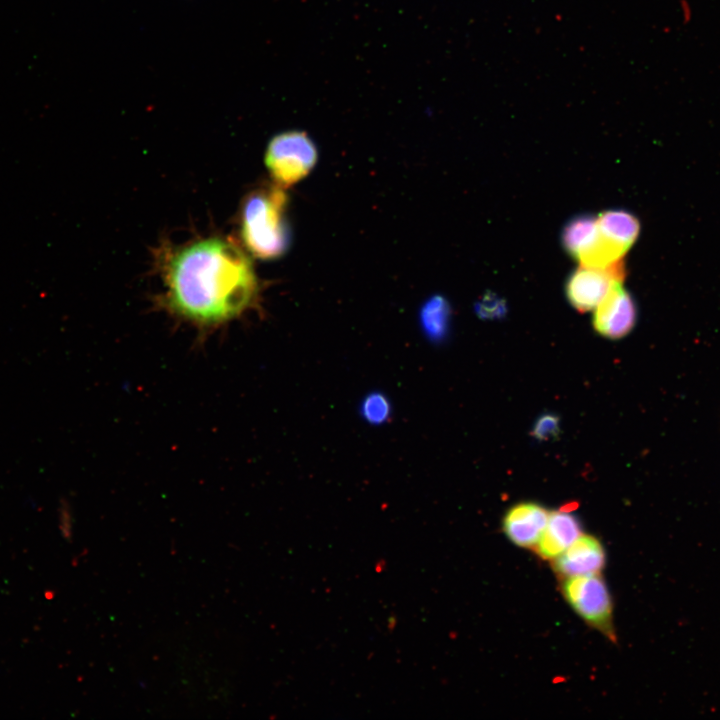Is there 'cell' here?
I'll return each instance as SVG.
<instances>
[{"label": "cell", "mask_w": 720, "mask_h": 720, "mask_svg": "<svg viewBox=\"0 0 720 720\" xmlns=\"http://www.w3.org/2000/svg\"><path fill=\"white\" fill-rule=\"evenodd\" d=\"M164 306L200 329L217 328L248 311L258 297L251 260L233 241L210 237L176 249L164 268Z\"/></svg>", "instance_id": "obj_1"}, {"label": "cell", "mask_w": 720, "mask_h": 720, "mask_svg": "<svg viewBox=\"0 0 720 720\" xmlns=\"http://www.w3.org/2000/svg\"><path fill=\"white\" fill-rule=\"evenodd\" d=\"M287 205L285 188L276 183L255 189L244 200L240 218L241 238L255 257L271 260L286 252L290 241Z\"/></svg>", "instance_id": "obj_2"}, {"label": "cell", "mask_w": 720, "mask_h": 720, "mask_svg": "<svg viewBox=\"0 0 720 720\" xmlns=\"http://www.w3.org/2000/svg\"><path fill=\"white\" fill-rule=\"evenodd\" d=\"M317 160L315 143L306 132L299 130L275 135L265 152V165L274 183L285 189L304 179Z\"/></svg>", "instance_id": "obj_3"}, {"label": "cell", "mask_w": 720, "mask_h": 720, "mask_svg": "<svg viewBox=\"0 0 720 720\" xmlns=\"http://www.w3.org/2000/svg\"><path fill=\"white\" fill-rule=\"evenodd\" d=\"M561 592L586 624L615 641L613 603L600 573L561 578Z\"/></svg>", "instance_id": "obj_4"}, {"label": "cell", "mask_w": 720, "mask_h": 720, "mask_svg": "<svg viewBox=\"0 0 720 720\" xmlns=\"http://www.w3.org/2000/svg\"><path fill=\"white\" fill-rule=\"evenodd\" d=\"M625 276L622 259L606 267L581 265L568 278L566 296L577 311H590L595 309L615 284L623 283Z\"/></svg>", "instance_id": "obj_5"}, {"label": "cell", "mask_w": 720, "mask_h": 720, "mask_svg": "<svg viewBox=\"0 0 720 720\" xmlns=\"http://www.w3.org/2000/svg\"><path fill=\"white\" fill-rule=\"evenodd\" d=\"M636 317L637 310L632 297L622 287V283H618L595 307L592 323L599 335L619 339L633 329Z\"/></svg>", "instance_id": "obj_6"}, {"label": "cell", "mask_w": 720, "mask_h": 720, "mask_svg": "<svg viewBox=\"0 0 720 720\" xmlns=\"http://www.w3.org/2000/svg\"><path fill=\"white\" fill-rule=\"evenodd\" d=\"M552 562L553 570L561 578L596 574L605 566L606 553L598 538L581 534Z\"/></svg>", "instance_id": "obj_7"}, {"label": "cell", "mask_w": 720, "mask_h": 720, "mask_svg": "<svg viewBox=\"0 0 720 720\" xmlns=\"http://www.w3.org/2000/svg\"><path fill=\"white\" fill-rule=\"evenodd\" d=\"M549 512L537 503L512 506L503 518V532L516 546L533 549L548 520Z\"/></svg>", "instance_id": "obj_8"}, {"label": "cell", "mask_w": 720, "mask_h": 720, "mask_svg": "<svg viewBox=\"0 0 720 720\" xmlns=\"http://www.w3.org/2000/svg\"><path fill=\"white\" fill-rule=\"evenodd\" d=\"M582 534L578 518L568 510L549 512L546 526L534 546L544 560H554Z\"/></svg>", "instance_id": "obj_9"}, {"label": "cell", "mask_w": 720, "mask_h": 720, "mask_svg": "<svg viewBox=\"0 0 720 720\" xmlns=\"http://www.w3.org/2000/svg\"><path fill=\"white\" fill-rule=\"evenodd\" d=\"M596 223L598 233L623 254L635 242L640 230L638 219L623 210L603 212L596 218Z\"/></svg>", "instance_id": "obj_10"}, {"label": "cell", "mask_w": 720, "mask_h": 720, "mask_svg": "<svg viewBox=\"0 0 720 720\" xmlns=\"http://www.w3.org/2000/svg\"><path fill=\"white\" fill-rule=\"evenodd\" d=\"M451 307L443 296H433L425 302L420 311V323L432 342H442L448 335Z\"/></svg>", "instance_id": "obj_11"}, {"label": "cell", "mask_w": 720, "mask_h": 720, "mask_svg": "<svg viewBox=\"0 0 720 720\" xmlns=\"http://www.w3.org/2000/svg\"><path fill=\"white\" fill-rule=\"evenodd\" d=\"M596 218L591 215H581L571 219L562 231V244L573 257L591 242L596 233Z\"/></svg>", "instance_id": "obj_12"}, {"label": "cell", "mask_w": 720, "mask_h": 720, "mask_svg": "<svg viewBox=\"0 0 720 720\" xmlns=\"http://www.w3.org/2000/svg\"><path fill=\"white\" fill-rule=\"evenodd\" d=\"M391 412V403L381 392H372L368 394L360 405L361 416L368 423L374 425L387 422L391 416Z\"/></svg>", "instance_id": "obj_13"}, {"label": "cell", "mask_w": 720, "mask_h": 720, "mask_svg": "<svg viewBox=\"0 0 720 720\" xmlns=\"http://www.w3.org/2000/svg\"><path fill=\"white\" fill-rule=\"evenodd\" d=\"M536 440L544 441L557 438L560 434V418L553 413L541 415L530 433Z\"/></svg>", "instance_id": "obj_14"}, {"label": "cell", "mask_w": 720, "mask_h": 720, "mask_svg": "<svg viewBox=\"0 0 720 720\" xmlns=\"http://www.w3.org/2000/svg\"><path fill=\"white\" fill-rule=\"evenodd\" d=\"M476 312L482 319H498L506 313V304L498 296L487 293L476 304Z\"/></svg>", "instance_id": "obj_15"}]
</instances>
